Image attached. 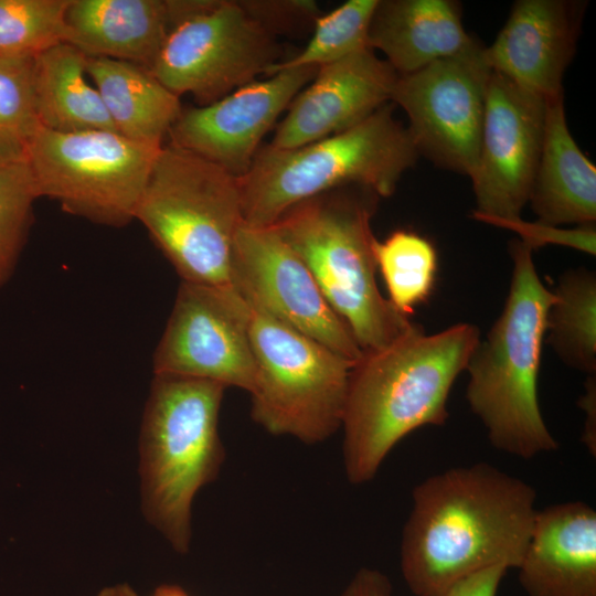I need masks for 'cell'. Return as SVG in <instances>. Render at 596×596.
Returning a JSON list of instances; mask_svg holds the SVG:
<instances>
[{
  "label": "cell",
  "instance_id": "1",
  "mask_svg": "<svg viewBox=\"0 0 596 596\" xmlns=\"http://www.w3.org/2000/svg\"><path fill=\"white\" fill-rule=\"evenodd\" d=\"M536 491L487 462L418 483L403 528L401 571L415 596H443L486 568H518L529 544Z\"/></svg>",
  "mask_w": 596,
  "mask_h": 596
},
{
  "label": "cell",
  "instance_id": "2",
  "mask_svg": "<svg viewBox=\"0 0 596 596\" xmlns=\"http://www.w3.org/2000/svg\"><path fill=\"white\" fill-rule=\"evenodd\" d=\"M479 341L472 323L433 334L414 323L389 344L363 351L350 373L341 425L343 466L352 485L371 481L409 433L445 424L450 390Z\"/></svg>",
  "mask_w": 596,
  "mask_h": 596
},
{
  "label": "cell",
  "instance_id": "3",
  "mask_svg": "<svg viewBox=\"0 0 596 596\" xmlns=\"http://www.w3.org/2000/svg\"><path fill=\"white\" fill-rule=\"evenodd\" d=\"M512 273L503 309L466 370V398L491 445L522 459L558 449L539 403L546 316L555 295L538 275L533 249L512 240Z\"/></svg>",
  "mask_w": 596,
  "mask_h": 596
},
{
  "label": "cell",
  "instance_id": "4",
  "mask_svg": "<svg viewBox=\"0 0 596 596\" xmlns=\"http://www.w3.org/2000/svg\"><path fill=\"white\" fill-rule=\"evenodd\" d=\"M379 200L369 189L343 187L296 204L272 225L302 259L362 351L389 344L414 324L376 283L371 220Z\"/></svg>",
  "mask_w": 596,
  "mask_h": 596
},
{
  "label": "cell",
  "instance_id": "5",
  "mask_svg": "<svg viewBox=\"0 0 596 596\" xmlns=\"http://www.w3.org/2000/svg\"><path fill=\"white\" fill-rule=\"evenodd\" d=\"M220 383L155 374L139 437L142 512L179 553L192 539V504L198 491L219 476L225 459Z\"/></svg>",
  "mask_w": 596,
  "mask_h": 596
},
{
  "label": "cell",
  "instance_id": "6",
  "mask_svg": "<svg viewBox=\"0 0 596 596\" xmlns=\"http://www.w3.org/2000/svg\"><path fill=\"white\" fill-rule=\"evenodd\" d=\"M387 103L360 124L292 149L260 147L240 177L244 223L268 227L296 204L343 187L392 195L418 150Z\"/></svg>",
  "mask_w": 596,
  "mask_h": 596
},
{
  "label": "cell",
  "instance_id": "7",
  "mask_svg": "<svg viewBox=\"0 0 596 596\" xmlns=\"http://www.w3.org/2000/svg\"><path fill=\"white\" fill-rule=\"evenodd\" d=\"M135 220L182 281L231 285L235 238L244 223L238 177L188 150L162 146Z\"/></svg>",
  "mask_w": 596,
  "mask_h": 596
},
{
  "label": "cell",
  "instance_id": "8",
  "mask_svg": "<svg viewBox=\"0 0 596 596\" xmlns=\"http://www.w3.org/2000/svg\"><path fill=\"white\" fill-rule=\"evenodd\" d=\"M251 310L256 362L249 393L253 421L272 435L307 445L327 440L341 428L355 362L263 311Z\"/></svg>",
  "mask_w": 596,
  "mask_h": 596
},
{
  "label": "cell",
  "instance_id": "9",
  "mask_svg": "<svg viewBox=\"0 0 596 596\" xmlns=\"http://www.w3.org/2000/svg\"><path fill=\"white\" fill-rule=\"evenodd\" d=\"M162 146L111 130L40 127L25 161L39 198L53 199L65 212L93 223L123 227L135 220Z\"/></svg>",
  "mask_w": 596,
  "mask_h": 596
},
{
  "label": "cell",
  "instance_id": "10",
  "mask_svg": "<svg viewBox=\"0 0 596 596\" xmlns=\"http://www.w3.org/2000/svg\"><path fill=\"white\" fill-rule=\"evenodd\" d=\"M275 33L242 1L210 0L169 32L149 72L177 96L214 103L281 58Z\"/></svg>",
  "mask_w": 596,
  "mask_h": 596
},
{
  "label": "cell",
  "instance_id": "11",
  "mask_svg": "<svg viewBox=\"0 0 596 596\" xmlns=\"http://www.w3.org/2000/svg\"><path fill=\"white\" fill-rule=\"evenodd\" d=\"M491 74L485 47L475 40L456 55L398 75L392 103L407 115V128L419 155L443 168L472 175Z\"/></svg>",
  "mask_w": 596,
  "mask_h": 596
},
{
  "label": "cell",
  "instance_id": "12",
  "mask_svg": "<svg viewBox=\"0 0 596 596\" xmlns=\"http://www.w3.org/2000/svg\"><path fill=\"white\" fill-rule=\"evenodd\" d=\"M251 317L249 305L232 285L181 281L153 354V374L207 380L251 393L256 376Z\"/></svg>",
  "mask_w": 596,
  "mask_h": 596
},
{
  "label": "cell",
  "instance_id": "13",
  "mask_svg": "<svg viewBox=\"0 0 596 596\" xmlns=\"http://www.w3.org/2000/svg\"><path fill=\"white\" fill-rule=\"evenodd\" d=\"M231 285L247 304L356 362L363 354L352 332L326 300L297 253L273 226L240 227Z\"/></svg>",
  "mask_w": 596,
  "mask_h": 596
},
{
  "label": "cell",
  "instance_id": "14",
  "mask_svg": "<svg viewBox=\"0 0 596 596\" xmlns=\"http://www.w3.org/2000/svg\"><path fill=\"white\" fill-rule=\"evenodd\" d=\"M546 102L492 71L477 167L472 216L493 225L521 217L538 169Z\"/></svg>",
  "mask_w": 596,
  "mask_h": 596
},
{
  "label": "cell",
  "instance_id": "15",
  "mask_svg": "<svg viewBox=\"0 0 596 596\" xmlns=\"http://www.w3.org/2000/svg\"><path fill=\"white\" fill-rule=\"evenodd\" d=\"M316 72V67L283 70L209 105L182 109L168 132L170 145L240 178L249 169L263 137Z\"/></svg>",
  "mask_w": 596,
  "mask_h": 596
},
{
  "label": "cell",
  "instance_id": "16",
  "mask_svg": "<svg viewBox=\"0 0 596 596\" xmlns=\"http://www.w3.org/2000/svg\"><path fill=\"white\" fill-rule=\"evenodd\" d=\"M397 77L371 47L318 67L290 103L270 146L292 149L360 124L392 103Z\"/></svg>",
  "mask_w": 596,
  "mask_h": 596
},
{
  "label": "cell",
  "instance_id": "17",
  "mask_svg": "<svg viewBox=\"0 0 596 596\" xmlns=\"http://www.w3.org/2000/svg\"><path fill=\"white\" fill-rule=\"evenodd\" d=\"M583 6L564 0H519L493 43L485 47L491 70L545 102L563 93L575 52Z\"/></svg>",
  "mask_w": 596,
  "mask_h": 596
},
{
  "label": "cell",
  "instance_id": "18",
  "mask_svg": "<svg viewBox=\"0 0 596 596\" xmlns=\"http://www.w3.org/2000/svg\"><path fill=\"white\" fill-rule=\"evenodd\" d=\"M519 582L528 596H596V511L584 501L538 510Z\"/></svg>",
  "mask_w": 596,
  "mask_h": 596
},
{
  "label": "cell",
  "instance_id": "19",
  "mask_svg": "<svg viewBox=\"0 0 596 596\" xmlns=\"http://www.w3.org/2000/svg\"><path fill=\"white\" fill-rule=\"evenodd\" d=\"M168 0H70L65 43L150 70L171 31Z\"/></svg>",
  "mask_w": 596,
  "mask_h": 596
},
{
  "label": "cell",
  "instance_id": "20",
  "mask_svg": "<svg viewBox=\"0 0 596 596\" xmlns=\"http://www.w3.org/2000/svg\"><path fill=\"white\" fill-rule=\"evenodd\" d=\"M475 42L465 30L457 2L379 0L368 36L398 75L456 55Z\"/></svg>",
  "mask_w": 596,
  "mask_h": 596
},
{
  "label": "cell",
  "instance_id": "21",
  "mask_svg": "<svg viewBox=\"0 0 596 596\" xmlns=\"http://www.w3.org/2000/svg\"><path fill=\"white\" fill-rule=\"evenodd\" d=\"M528 203L541 223L596 221V167L570 132L564 95L546 100L541 156Z\"/></svg>",
  "mask_w": 596,
  "mask_h": 596
},
{
  "label": "cell",
  "instance_id": "22",
  "mask_svg": "<svg viewBox=\"0 0 596 596\" xmlns=\"http://www.w3.org/2000/svg\"><path fill=\"white\" fill-rule=\"evenodd\" d=\"M86 72L117 132L135 141L162 146L182 111L179 96L149 70L130 62L87 56Z\"/></svg>",
  "mask_w": 596,
  "mask_h": 596
},
{
  "label": "cell",
  "instance_id": "23",
  "mask_svg": "<svg viewBox=\"0 0 596 596\" xmlns=\"http://www.w3.org/2000/svg\"><path fill=\"white\" fill-rule=\"evenodd\" d=\"M87 55L62 42L35 55L34 97L41 127L58 132L111 130L115 126L86 81Z\"/></svg>",
  "mask_w": 596,
  "mask_h": 596
},
{
  "label": "cell",
  "instance_id": "24",
  "mask_svg": "<svg viewBox=\"0 0 596 596\" xmlns=\"http://www.w3.org/2000/svg\"><path fill=\"white\" fill-rule=\"evenodd\" d=\"M546 316L545 336L568 368L596 374V275L585 267L561 274Z\"/></svg>",
  "mask_w": 596,
  "mask_h": 596
},
{
  "label": "cell",
  "instance_id": "25",
  "mask_svg": "<svg viewBox=\"0 0 596 596\" xmlns=\"http://www.w3.org/2000/svg\"><path fill=\"white\" fill-rule=\"evenodd\" d=\"M376 268L385 284L391 305L408 317L432 294L437 273V253L424 236L396 230L373 242Z\"/></svg>",
  "mask_w": 596,
  "mask_h": 596
},
{
  "label": "cell",
  "instance_id": "26",
  "mask_svg": "<svg viewBox=\"0 0 596 596\" xmlns=\"http://www.w3.org/2000/svg\"><path fill=\"white\" fill-rule=\"evenodd\" d=\"M379 0H348L313 22L306 46L290 58L272 65L265 76L296 67H320L369 47L371 20Z\"/></svg>",
  "mask_w": 596,
  "mask_h": 596
},
{
  "label": "cell",
  "instance_id": "27",
  "mask_svg": "<svg viewBox=\"0 0 596 596\" xmlns=\"http://www.w3.org/2000/svg\"><path fill=\"white\" fill-rule=\"evenodd\" d=\"M34 58L0 54V166L25 161L41 127L34 97Z\"/></svg>",
  "mask_w": 596,
  "mask_h": 596
},
{
  "label": "cell",
  "instance_id": "28",
  "mask_svg": "<svg viewBox=\"0 0 596 596\" xmlns=\"http://www.w3.org/2000/svg\"><path fill=\"white\" fill-rule=\"evenodd\" d=\"M70 0H0V54L35 56L65 42Z\"/></svg>",
  "mask_w": 596,
  "mask_h": 596
},
{
  "label": "cell",
  "instance_id": "29",
  "mask_svg": "<svg viewBox=\"0 0 596 596\" xmlns=\"http://www.w3.org/2000/svg\"><path fill=\"white\" fill-rule=\"evenodd\" d=\"M39 199L26 161L0 166V289L13 275Z\"/></svg>",
  "mask_w": 596,
  "mask_h": 596
},
{
  "label": "cell",
  "instance_id": "30",
  "mask_svg": "<svg viewBox=\"0 0 596 596\" xmlns=\"http://www.w3.org/2000/svg\"><path fill=\"white\" fill-rule=\"evenodd\" d=\"M518 233L521 242L532 249L547 244L562 245L595 255V224L577 225L574 228H562L545 223L525 222L522 217L512 221H499L493 224Z\"/></svg>",
  "mask_w": 596,
  "mask_h": 596
},
{
  "label": "cell",
  "instance_id": "31",
  "mask_svg": "<svg viewBox=\"0 0 596 596\" xmlns=\"http://www.w3.org/2000/svg\"><path fill=\"white\" fill-rule=\"evenodd\" d=\"M244 8L273 33L289 24L313 21L319 17L313 1H242Z\"/></svg>",
  "mask_w": 596,
  "mask_h": 596
},
{
  "label": "cell",
  "instance_id": "32",
  "mask_svg": "<svg viewBox=\"0 0 596 596\" xmlns=\"http://www.w3.org/2000/svg\"><path fill=\"white\" fill-rule=\"evenodd\" d=\"M508 568L496 565L454 584L443 596H497Z\"/></svg>",
  "mask_w": 596,
  "mask_h": 596
},
{
  "label": "cell",
  "instance_id": "33",
  "mask_svg": "<svg viewBox=\"0 0 596 596\" xmlns=\"http://www.w3.org/2000/svg\"><path fill=\"white\" fill-rule=\"evenodd\" d=\"M341 596H393V588L384 573L362 567L353 575Z\"/></svg>",
  "mask_w": 596,
  "mask_h": 596
},
{
  "label": "cell",
  "instance_id": "34",
  "mask_svg": "<svg viewBox=\"0 0 596 596\" xmlns=\"http://www.w3.org/2000/svg\"><path fill=\"white\" fill-rule=\"evenodd\" d=\"M578 406L585 413L582 441L593 457H596V374L587 375L584 394Z\"/></svg>",
  "mask_w": 596,
  "mask_h": 596
},
{
  "label": "cell",
  "instance_id": "35",
  "mask_svg": "<svg viewBox=\"0 0 596 596\" xmlns=\"http://www.w3.org/2000/svg\"><path fill=\"white\" fill-rule=\"evenodd\" d=\"M97 596H138L135 589L126 584H115L111 586L104 587Z\"/></svg>",
  "mask_w": 596,
  "mask_h": 596
},
{
  "label": "cell",
  "instance_id": "36",
  "mask_svg": "<svg viewBox=\"0 0 596 596\" xmlns=\"http://www.w3.org/2000/svg\"><path fill=\"white\" fill-rule=\"evenodd\" d=\"M152 596H189V594L181 586L164 584L159 586Z\"/></svg>",
  "mask_w": 596,
  "mask_h": 596
}]
</instances>
